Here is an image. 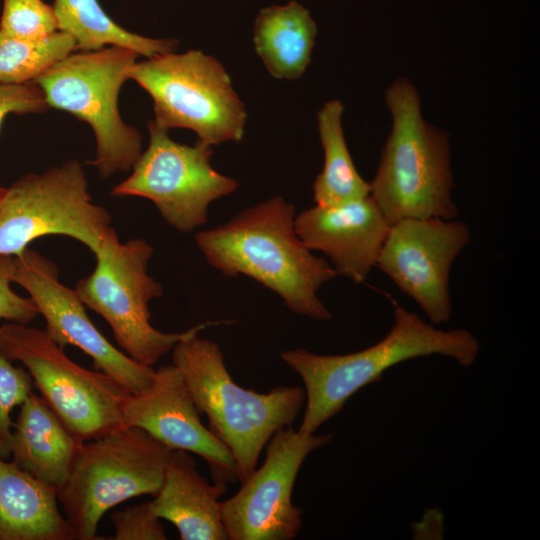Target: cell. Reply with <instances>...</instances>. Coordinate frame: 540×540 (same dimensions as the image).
<instances>
[{"label":"cell","mask_w":540,"mask_h":540,"mask_svg":"<svg viewBox=\"0 0 540 540\" xmlns=\"http://www.w3.org/2000/svg\"><path fill=\"white\" fill-rule=\"evenodd\" d=\"M295 217L293 204L273 197L198 232L195 241L207 262L223 275L250 277L279 295L292 312L331 320L317 293L337 273L300 239Z\"/></svg>","instance_id":"1"},{"label":"cell","mask_w":540,"mask_h":540,"mask_svg":"<svg viewBox=\"0 0 540 540\" xmlns=\"http://www.w3.org/2000/svg\"><path fill=\"white\" fill-rule=\"evenodd\" d=\"M480 351L478 340L465 329L441 330L419 315L394 304V324L372 346L344 355H320L305 349L280 353L305 386V411L299 431L312 434L337 415L363 387L378 382L383 373L407 360L430 355L472 365Z\"/></svg>","instance_id":"2"},{"label":"cell","mask_w":540,"mask_h":540,"mask_svg":"<svg viewBox=\"0 0 540 540\" xmlns=\"http://www.w3.org/2000/svg\"><path fill=\"white\" fill-rule=\"evenodd\" d=\"M172 364L198 411L207 415L209 429L230 450L240 483L256 469L272 435L291 426L305 404V390L298 386H277L266 393L241 387L218 344L197 335L174 346Z\"/></svg>","instance_id":"3"},{"label":"cell","mask_w":540,"mask_h":540,"mask_svg":"<svg viewBox=\"0 0 540 540\" xmlns=\"http://www.w3.org/2000/svg\"><path fill=\"white\" fill-rule=\"evenodd\" d=\"M392 130L370 183V197L389 224L405 218L454 219L447 135L427 124L420 99L407 80L385 93Z\"/></svg>","instance_id":"4"},{"label":"cell","mask_w":540,"mask_h":540,"mask_svg":"<svg viewBox=\"0 0 540 540\" xmlns=\"http://www.w3.org/2000/svg\"><path fill=\"white\" fill-rule=\"evenodd\" d=\"M172 450L137 427L82 443L57 500L73 538L93 540L104 514L131 498L156 496Z\"/></svg>","instance_id":"5"},{"label":"cell","mask_w":540,"mask_h":540,"mask_svg":"<svg viewBox=\"0 0 540 540\" xmlns=\"http://www.w3.org/2000/svg\"><path fill=\"white\" fill-rule=\"evenodd\" d=\"M138 54L119 46L74 51L34 82L48 108L66 111L89 124L96 138L94 165L102 177L132 169L142 153L140 132L119 113L118 96Z\"/></svg>","instance_id":"6"},{"label":"cell","mask_w":540,"mask_h":540,"mask_svg":"<svg viewBox=\"0 0 540 540\" xmlns=\"http://www.w3.org/2000/svg\"><path fill=\"white\" fill-rule=\"evenodd\" d=\"M152 254L147 241L121 243L114 230L94 254L93 272L74 287L83 304L109 324L124 353L147 366L208 326L230 323L206 322L180 333H164L153 327L149 304L163 295V288L147 272Z\"/></svg>","instance_id":"7"},{"label":"cell","mask_w":540,"mask_h":540,"mask_svg":"<svg viewBox=\"0 0 540 540\" xmlns=\"http://www.w3.org/2000/svg\"><path fill=\"white\" fill-rule=\"evenodd\" d=\"M152 98L156 125L186 128L211 146L243 138L247 112L224 66L200 50L169 52L129 71Z\"/></svg>","instance_id":"8"},{"label":"cell","mask_w":540,"mask_h":540,"mask_svg":"<svg viewBox=\"0 0 540 540\" xmlns=\"http://www.w3.org/2000/svg\"><path fill=\"white\" fill-rule=\"evenodd\" d=\"M0 350L22 363L40 396L79 441L125 427L122 408L131 393L104 372L71 360L45 330L5 323Z\"/></svg>","instance_id":"9"},{"label":"cell","mask_w":540,"mask_h":540,"mask_svg":"<svg viewBox=\"0 0 540 540\" xmlns=\"http://www.w3.org/2000/svg\"><path fill=\"white\" fill-rule=\"evenodd\" d=\"M114 230L77 160L27 173L0 192V255L17 256L46 235L68 236L95 254Z\"/></svg>","instance_id":"10"},{"label":"cell","mask_w":540,"mask_h":540,"mask_svg":"<svg viewBox=\"0 0 540 540\" xmlns=\"http://www.w3.org/2000/svg\"><path fill=\"white\" fill-rule=\"evenodd\" d=\"M148 132L147 148L111 194L149 199L169 225L192 232L206 224L210 204L233 193L239 184L212 167L211 145L200 140L194 145L178 143L154 121L148 123Z\"/></svg>","instance_id":"11"},{"label":"cell","mask_w":540,"mask_h":540,"mask_svg":"<svg viewBox=\"0 0 540 540\" xmlns=\"http://www.w3.org/2000/svg\"><path fill=\"white\" fill-rule=\"evenodd\" d=\"M332 434L277 430L266 444V457L241 483L239 491L220 502L222 523L230 540H291L302 527L303 511L292 502L298 472L308 455L328 444Z\"/></svg>","instance_id":"12"},{"label":"cell","mask_w":540,"mask_h":540,"mask_svg":"<svg viewBox=\"0 0 540 540\" xmlns=\"http://www.w3.org/2000/svg\"><path fill=\"white\" fill-rule=\"evenodd\" d=\"M13 283L21 286L46 322L45 331L60 346L73 345L91 357L102 371L129 393L148 388L155 374L152 366L141 364L118 350L89 318L75 289L59 280L57 266L35 250L26 248L13 257Z\"/></svg>","instance_id":"13"},{"label":"cell","mask_w":540,"mask_h":540,"mask_svg":"<svg viewBox=\"0 0 540 540\" xmlns=\"http://www.w3.org/2000/svg\"><path fill=\"white\" fill-rule=\"evenodd\" d=\"M471 239L462 221L405 218L390 225L376 266L410 296L430 323L450 320L452 264Z\"/></svg>","instance_id":"14"},{"label":"cell","mask_w":540,"mask_h":540,"mask_svg":"<svg viewBox=\"0 0 540 540\" xmlns=\"http://www.w3.org/2000/svg\"><path fill=\"white\" fill-rule=\"evenodd\" d=\"M122 419L125 427L140 428L171 450L202 457L215 481L238 480L230 450L201 422L188 387L173 364L155 370L148 388L127 397Z\"/></svg>","instance_id":"15"},{"label":"cell","mask_w":540,"mask_h":540,"mask_svg":"<svg viewBox=\"0 0 540 540\" xmlns=\"http://www.w3.org/2000/svg\"><path fill=\"white\" fill-rule=\"evenodd\" d=\"M389 227L370 195L335 206L315 205L295 217L303 243L325 254L337 275L356 283L376 266Z\"/></svg>","instance_id":"16"},{"label":"cell","mask_w":540,"mask_h":540,"mask_svg":"<svg viewBox=\"0 0 540 540\" xmlns=\"http://www.w3.org/2000/svg\"><path fill=\"white\" fill-rule=\"evenodd\" d=\"M225 492L226 483L210 484L200 475L191 453L172 450L163 484L150 505L177 528L182 540H226L219 501Z\"/></svg>","instance_id":"17"},{"label":"cell","mask_w":540,"mask_h":540,"mask_svg":"<svg viewBox=\"0 0 540 540\" xmlns=\"http://www.w3.org/2000/svg\"><path fill=\"white\" fill-rule=\"evenodd\" d=\"M19 408L13 427L12 462L58 490L67 480L83 442L40 395L31 392Z\"/></svg>","instance_id":"18"},{"label":"cell","mask_w":540,"mask_h":540,"mask_svg":"<svg viewBox=\"0 0 540 540\" xmlns=\"http://www.w3.org/2000/svg\"><path fill=\"white\" fill-rule=\"evenodd\" d=\"M57 490L0 457V540H72Z\"/></svg>","instance_id":"19"},{"label":"cell","mask_w":540,"mask_h":540,"mask_svg":"<svg viewBox=\"0 0 540 540\" xmlns=\"http://www.w3.org/2000/svg\"><path fill=\"white\" fill-rule=\"evenodd\" d=\"M317 27L309 11L296 1L262 9L253 28L254 47L268 72L294 80L307 69Z\"/></svg>","instance_id":"20"},{"label":"cell","mask_w":540,"mask_h":540,"mask_svg":"<svg viewBox=\"0 0 540 540\" xmlns=\"http://www.w3.org/2000/svg\"><path fill=\"white\" fill-rule=\"evenodd\" d=\"M58 31L70 35L76 51H94L119 46L152 58L176 51L177 41L156 39L128 31L118 25L98 0H54Z\"/></svg>","instance_id":"21"},{"label":"cell","mask_w":540,"mask_h":540,"mask_svg":"<svg viewBox=\"0 0 540 540\" xmlns=\"http://www.w3.org/2000/svg\"><path fill=\"white\" fill-rule=\"evenodd\" d=\"M343 109L339 100H331L317 116L324 151L323 169L313 184V199L318 206L340 205L370 195V183L358 173L345 141Z\"/></svg>","instance_id":"22"},{"label":"cell","mask_w":540,"mask_h":540,"mask_svg":"<svg viewBox=\"0 0 540 540\" xmlns=\"http://www.w3.org/2000/svg\"><path fill=\"white\" fill-rule=\"evenodd\" d=\"M76 51L73 38L62 31L40 40H26L0 30V84L35 81Z\"/></svg>","instance_id":"23"},{"label":"cell","mask_w":540,"mask_h":540,"mask_svg":"<svg viewBox=\"0 0 540 540\" xmlns=\"http://www.w3.org/2000/svg\"><path fill=\"white\" fill-rule=\"evenodd\" d=\"M0 30L26 40L44 39L58 31L54 9L42 0H3Z\"/></svg>","instance_id":"24"},{"label":"cell","mask_w":540,"mask_h":540,"mask_svg":"<svg viewBox=\"0 0 540 540\" xmlns=\"http://www.w3.org/2000/svg\"><path fill=\"white\" fill-rule=\"evenodd\" d=\"M34 387L25 367L15 366L0 350V457L11 455L14 422L11 415L30 395Z\"/></svg>","instance_id":"25"},{"label":"cell","mask_w":540,"mask_h":540,"mask_svg":"<svg viewBox=\"0 0 540 540\" xmlns=\"http://www.w3.org/2000/svg\"><path fill=\"white\" fill-rule=\"evenodd\" d=\"M114 540H165L164 526L150 501L111 514Z\"/></svg>","instance_id":"26"},{"label":"cell","mask_w":540,"mask_h":540,"mask_svg":"<svg viewBox=\"0 0 540 540\" xmlns=\"http://www.w3.org/2000/svg\"><path fill=\"white\" fill-rule=\"evenodd\" d=\"M13 270V256L0 255V320L28 324L39 312L30 297L21 296L12 289Z\"/></svg>","instance_id":"27"},{"label":"cell","mask_w":540,"mask_h":540,"mask_svg":"<svg viewBox=\"0 0 540 540\" xmlns=\"http://www.w3.org/2000/svg\"><path fill=\"white\" fill-rule=\"evenodd\" d=\"M47 108L44 94L36 82L0 84V129L10 114L39 113ZM2 189L0 186V192Z\"/></svg>","instance_id":"28"}]
</instances>
